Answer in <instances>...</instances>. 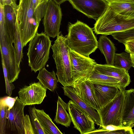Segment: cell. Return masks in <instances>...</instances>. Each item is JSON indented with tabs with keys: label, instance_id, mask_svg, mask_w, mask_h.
I'll list each match as a JSON object with an SVG mask.
<instances>
[{
	"label": "cell",
	"instance_id": "obj_1",
	"mask_svg": "<svg viewBox=\"0 0 134 134\" xmlns=\"http://www.w3.org/2000/svg\"><path fill=\"white\" fill-rule=\"evenodd\" d=\"M66 36L71 49L86 57H90L98 48V42L92 29L80 21L69 23Z\"/></svg>",
	"mask_w": 134,
	"mask_h": 134
},
{
	"label": "cell",
	"instance_id": "obj_2",
	"mask_svg": "<svg viewBox=\"0 0 134 134\" xmlns=\"http://www.w3.org/2000/svg\"><path fill=\"white\" fill-rule=\"evenodd\" d=\"M52 57L56 66L58 82L63 87L72 86L71 64L69 48L66 36L60 32L54 43L51 46Z\"/></svg>",
	"mask_w": 134,
	"mask_h": 134
},
{
	"label": "cell",
	"instance_id": "obj_3",
	"mask_svg": "<svg viewBox=\"0 0 134 134\" xmlns=\"http://www.w3.org/2000/svg\"><path fill=\"white\" fill-rule=\"evenodd\" d=\"M134 27V18H127L115 12L109 5L96 20L93 30L97 35L107 36Z\"/></svg>",
	"mask_w": 134,
	"mask_h": 134
},
{
	"label": "cell",
	"instance_id": "obj_4",
	"mask_svg": "<svg viewBox=\"0 0 134 134\" xmlns=\"http://www.w3.org/2000/svg\"><path fill=\"white\" fill-rule=\"evenodd\" d=\"M16 17L24 47L38 33L39 25L36 21L32 0L19 2Z\"/></svg>",
	"mask_w": 134,
	"mask_h": 134
},
{
	"label": "cell",
	"instance_id": "obj_5",
	"mask_svg": "<svg viewBox=\"0 0 134 134\" xmlns=\"http://www.w3.org/2000/svg\"><path fill=\"white\" fill-rule=\"evenodd\" d=\"M51 42L44 32L37 33L29 42L28 52L29 65L36 72L45 67L49 59Z\"/></svg>",
	"mask_w": 134,
	"mask_h": 134
},
{
	"label": "cell",
	"instance_id": "obj_6",
	"mask_svg": "<svg viewBox=\"0 0 134 134\" xmlns=\"http://www.w3.org/2000/svg\"><path fill=\"white\" fill-rule=\"evenodd\" d=\"M10 36L7 32L0 33V48L7 70L10 83L17 79L20 71L16 61L15 52Z\"/></svg>",
	"mask_w": 134,
	"mask_h": 134
},
{
	"label": "cell",
	"instance_id": "obj_7",
	"mask_svg": "<svg viewBox=\"0 0 134 134\" xmlns=\"http://www.w3.org/2000/svg\"><path fill=\"white\" fill-rule=\"evenodd\" d=\"M124 90H121L113 99L97 111L100 116L103 127L109 125L121 127Z\"/></svg>",
	"mask_w": 134,
	"mask_h": 134
},
{
	"label": "cell",
	"instance_id": "obj_8",
	"mask_svg": "<svg viewBox=\"0 0 134 134\" xmlns=\"http://www.w3.org/2000/svg\"><path fill=\"white\" fill-rule=\"evenodd\" d=\"M70 56L73 84L80 81L86 80L94 69L96 62L94 60L71 49Z\"/></svg>",
	"mask_w": 134,
	"mask_h": 134
},
{
	"label": "cell",
	"instance_id": "obj_9",
	"mask_svg": "<svg viewBox=\"0 0 134 134\" xmlns=\"http://www.w3.org/2000/svg\"><path fill=\"white\" fill-rule=\"evenodd\" d=\"M62 18L60 5L53 0H49L43 16V24L44 32L49 37L54 38L60 33Z\"/></svg>",
	"mask_w": 134,
	"mask_h": 134
},
{
	"label": "cell",
	"instance_id": "obj_10",
	"mask_svg": "<svg viewBox=\"0 0 134 134\" xmlns=\"http://www.w3.org/2000/svg\"><path fill=\"white\" fill-rule=\"evenodd\" d=\"M68 104V111L74 127L81 134H88L95 130L94 122L85 111L72 100Z\"/></svg>",
	"mask_w": 134,
	"mask_h": 134
},
{
	"label": "cell",
	"instance_id": "obj_11",
	"mask_svg": "<svg viewBox=\"0 0 134 134\" xmlns=\"http://www.w3.org/2000/svg\"><path fill=\"white\" fill-rule=\"evenodd\" d=\"M73 7L88 17L96 20L105 13L109 6L104 0H67Z\"/></svg>",
	"mask_w": 134,
	"mask_h": 134
},
{
	"label": "cell",
	"instance_id": "obj_12",
	"mask_svg": "<svg viewBox=\"0 0 134 134\" xmlns=\"http://www.w3.org/2000/svg\"><path fill=\"white\" fill-rule=\"evenodd\" d=\"M25 105L18 97L13 107L6 110V129L19 134H25V115L24 109Z\"/></svg>",
	"mask_w": 134,
	"mask_h": 134
},
{
	"label": "cell",
	"instance_id": "obj_13",
	"mask_svg": "<svg viewBox=\"0 0 134 134\" xmlns=\"http://www.w3.org/2000/svg\"><path fill=\"white\" fill-rule=\"evenodd\" d=\"M47 88L40 82H34L20 89L18 93L21 101L25 105L41 104L46 96Z\"/></svg>",
	"mask_w": 134,
	"mask_h": 134
},
{
	"label": "cell",
	"instance_id": "obj_14",
	"mask_svg": "<svg viewBox=\"0 0 134 134\" xmlns=\"http://www.w3.org/2000/svg\"><path fill=\"white\" fill-rule=\"evenodd\" d=\"M80 97L96 111L100 109L94 92V84L90 81L85 80L74 83L72 86Z\"/></svg>",
	"mask_w": 134,
	"mask_h": 134
},
{
	"label": "cell",
	"instance_id": "obj_15",
	"mask_svg": "<svg viewBox=\"0 0 134 134\" xmlns=\"http://www.w3.org/2000/svg\"><path fill=\"white\" fill-rule=\"evenodd\" d=\"M94 69L100 73L118 79L120 82L123 90H125L131 82L130 76L128 71L114 65L97 64Z\"/></svg>",
	"mask_w": 134,
	"mask_h": 134
},
{
	"label": "cell",
	"instance_id": "obj_16",
	"mask_svg": "<svg viewBox=\"0 0 134 134\" xmlns=\"http://www.w3.org/2000/svg\"><path fill=\"white\" fill-rule=\"evenodd\" d=\"M124 99L121 119V126L134 127V89L124 90Z\"/></svg>",
	"mask_w": 134,
	"mask_h": 134
},
{
	"label": "cell",
	"instance_id": "obj_17",
	"mask_svg": "<svg viewBox=\"0 0 134 134\" xmlns=\"http://www.w3.org/2000/svg\"><path fill=\"white\" fill-rule=\"evenodd\" d=\"M62 88L65 95L70 98L85 111L90 116L95 124L99 126L100 127H103L101 119L98 111L81 99L72 87H63Z\"/></svg>",
	"mask_w": 134,
	"mask_h": 134
},
{
	"label": "cell",
	"instance_id": "obj_18",
	"mask_svg": "<svg viewBox=\"0 0 134 134\" xmlns=\"http://www.w3.org/2000/svg\"><path fill=\"white\" fill-rule=\"evenodd\" d=\"M94 85L95 96L100 108L113 99L121 90L116 86L98 84Z\"/></svg>",
	"mask_w": 134,
	"mask_h": 134
},
{
	"label": "cell",
	"instance_id": "obj_19",
	"mask_svg": "<svg viewBox=\"0 0 134 134\" xmlns=\"http://www.w3.org/2000/svg\"><path fill=\"white\" fill-rule=\"evenodd\" d=\"M98 48L104 55L107 64L114 65L116 49L113 43L106 36H100L98 40Z\"/></svg>",
	"mask_w": 134,
	"mask_h": 134
},
{
	"label": "cell",
	"instance_id": "obj_20",
	"mask_svg": "<svg viewBox=\"0 0 134 134\" xmlns=\"http://www.w3.org/2000/svg\"><path fill=\"white\" fill-rule=\"evenodd\" d=\"M35 111L38 119L45 134H63L52 121L49 115L43 110L35 107Z\"/></svg>",
	"mask_w": 134,
	"mask_h": 134
},
{
	"label": "cell",
	"instance_id": "obj_21",
	"mask_svg": "<svg viewBox=\"0 0 134 134\" xmlns=\"http://www.w3.org/2000/svg\"><path fill=\"white\" fill-rule=\"evenodd\" d=\"M68 109V103H65L60 97L58 96L54 121L57 124L66 127L70 126L72 121L70 114L67 111Z\"/></svg>",
	"mask_w": 134,
	"mask_h": 134
},
{
	"label": "cell",
	"instance_id": "obj_22",
	"mask_svg": "<svg viewBox=\"0 0 134 134\" xmlns=\"http://www.w3.org/2000/svg\"><path fill=\"white\" fill-rule=\"evenodd\" d=\"M4 10L6 31L13 43L16 30V13L12 7L9 5L4 6Z\"/></svg>",
	"mask_w": 134,
	"mask_h": 134
},
{
	"label": "cell",
	"instance_id": "obj_23",
	"mask_svg": "<svg viewBox=\"0 0 134 134\" xmlns=\"http://www.w3.org/2000/svg\"><path fill=\"white\" fill-rule=\"evenodd\" d=\"M94 84L116 86L123 90L120 81L117 78L100 73L94 69L86 79Z\"/></svg>",
	"mask_w": 134,
	"mask_h": 134
},
{
	"label": "cell",
	"instance_id": "obj_24",
	"mask_svg": "<svg viewBox=\"0 0 134 134\" xmlns=\"http://www.w3.org/2000/svg\"><path fill=\"white\" fill-rule=\"evenodd\" d=\"M37 78L44 87L51 91L56 88L58 81L54 71L49 72L44 67L39 71Z\"/></svg>",
	"mask_w": 134,
	"mask_h": 134
},
{
	"label": "cell",
	"instance_id": "obj_25",
	"mask_svg": "<svg viewBox=\"0 0 134 134\" xmlns=\"http://www.w3.org/2000/svg\"><path fill=\"white\" fill-rule=\"evenodd\" d=\"M108 4L117 13L127 18H134V2H112Z\"/></svg>",
	"mask_w": 134,
	"mask_h": 134
},
{
	"label": "cell",
	"instance_id": "obj_26",
	"mask_svg": "<svg viewBox=\"0 0 134 134\" xmlns=\"http://www.w3.org/2000/svg\"><path fill=\"white\" fill-rule=\"evenodd\" d=\"M114 65L124 69L128 72L132 66L130 54L126 52L115 53Z\"/></svg>",
	"mask_w": 134,
	"mask_h": 134
},
{
	"label": "cell",
	"instance_id": "obj_27",
	"mask_svg": "<svg viewBox=\"0 0 134 134\" xmlns=\"http://www.w3.org/2000/svg\"><path fill=\"white\" fill-rule=\"evenodd\" d=\"M13 43L14 44L17 63L18 66L20 67V64L23 57V47L20 31L16 20V30Z\"/></svg>",
	"mask_w": 134,
	"mask_h": 134
},
{
	"label": "cell",
	"instance_id": "obj_28",
	"mask_svg": "<svg viewBox=\"0 0 134 134\" xmlns=\"http://www.w3.org/2000/svg\"><path fill=\"white\" fill-rule=\"evenodd\" d=\"M111 35L119 42L124 44L126 41L134 39V27L124 31L114 33Z\"/></svg>",
	"mask_w": 134,
	"mask_h": 134
},
{
	"label": "cell",
	"instance_id": "obj_29",
	"mask_svg": "<svg viewBox=\"0 0 134 134\" xmlns=\"http://www.w3.org/2000/svg\"><path fill=\"white\" fill-rule=\"evenodd\" d=\"M35 107L29 108L30 121L35 134H45L36 114Z\"/></svg>",
	"mask_w": 134,
	"mask_h": 134
},
{
	"label": "cell",
	"instance_id": "obj_30",
	"mask_svg": "<svg viewBox=\"0 0 134 134\" xmlns=\"http://www.w3.org/2000/svg\"><path fill=\"white\" fill-rule=\"evenodd\" d=\"M2 65L5 80L6 93L9 96H11L13 90L15 88L14 85L10 83L8 79L7 70L5 65L2 56L1 55Z\"/></svg>",
	"mask_w": 134,
	"mask_h": 134
},
{
	"label": "cell",
	"instance_id": "obj_31",
	"mask_svg": "<svg viewBox=\"0 0 134 134\" xmlns=\"http://www.w3.org/2000/svg\"><path fill=\"white\" fill-rule=\"evenodd\" d=\"M7 107L0 103V134H4L5 132L6 110Z\"/></svg>",
	"mask_w": 134,
	"mask_h": 134
},
{
	"label": "cell",
	"instance_id": "obj_32",
	"mask_svg": "<svg viewBox=\"0 0 134 134\" xmlns=\"http://www.w3.org/2000/svg\"><path fill=\"white\" fill-rule=\"evenodd\" d=\"M18 97H16L12 98L8 96L1 97L0 98V103L6 106L7 109L9 110L13 107Z\"/></svg>",
	"mask_w": 134,
	"mask_h": 134
},
{
	"label": "cell",
	"instance_id": "obj_33",
	"mask_svg": "<svg viewBox=\"0 0 134 134\" xmlns=\"http://www.w3.org/2000/svg\"><path fill=\"white\" fill-rule=\"evenodd\" d=\"M24 130L25 134H35L29 116L28 115H25Z\"/></svg>",
	"mask_w": 134,
	"mask_h": 134
},
{
	"label": "cell",
	"instance_id": "obj_34",
	"mask_svg": "<svg viewBox=\"0 0 134 134\" xmlns=\"http://www.w3.org/2000/svg\"><path fill=\"white\" fill-rule=\"evenodd\" d=\"M124 44L126 52L134 54V39L126 41Z\"/></svg>",
	"mask_w": 134,
	"mask_h": 134
},
{
	"label": "cell",
	"instance_id": "obj_35",
	"mask_svg": "<svg viewBox=\"0 0 134 134\" xmlns=\"http://www.w3.org/2000/svg\"><path fill=\"white\" fill-rule=\"evenodd\" d=\"M0 5L4 6L9 5L12 6L16 12L18 8V5L16 4V0H0Z\"/></svg>",
	"mask_w": 134,
	"mask_h": 134
},
{
	"label": "cell",
	"instance_id": "obj_36",
	"mask_svg": "<svg viewBox=\"0 0 134 134\" xmlns=\"http://www.w3.org/2000/svg\"><path fill=\"white\" fill-rule=\"evenodd\" d=\"M126 127L117 126L113 125H109L101 127L104 130L110 131H112L117 130L125 128Z\"/></svg>",
	"mask_w": 134,
	"mask_h": 134
},
{
	"label": "cell",
	"instance_id": "obj_37",
	"mask_svg": "<svg viewBox=\"0 0 134 134\" xmlns=\"http://www.w3.org/2000/svg\"><path fill=\"white\" fill-rule=\"evenodd\" d=\"M108 3L112 2H134V0H104Z\"/></svg>",
	"mask_w": 134,
	"mask_h": 134
},
{
	"label": "cell",
	"instance_id": "obj_38",
	"mask_svg": "<svg viewBox=\"0 0 134 134\" xmlns=\"http://www.w3.org/2000/svg\"><path fill=\"white\" fill-rule=\"evenodd\" d=\"M57 4L60 5L67 0H53Z\"/></svg>",
	"mask_w": 134,
	"mask_h": 134
},
{
	"label": "cell",
	"instance_id": "obj_39",
	"mask_svg": "<svg viewBox=\"0 0 134 134\" xmlns=\"http://www.w3.org/2000/svg\"><path fill=\"white\" fill-rule=\"evenodd\" d=\"M132 63V67L134 68V54H130Z\"/></svg>",
	"mask_w": 134,
	"mask_h": 134
},
{
	"label": "cell",
	"instance_id": "obj_40",
	"mask_svg": "<svg viewBox=\"0 0 134 134\" xmlns=\"http://www.w3.org/2000/svg\"><path fill=\"white\" fill-rule=\"evenodd\" d=\"M40 4H41L43 3L45 1L44 0H37Z\"/></svg>",
	"mask_w": 134,
	"mask_h": 134
},
{
	"label": "cell",
	"instance_id": "obj_41",
	"mask_svg": "<svg viewBox=\"0 0 134 134\" xmlns=\"http://www.w3.org/2000/svg\"><path fill=\"white\" fill-rule=\"evenodd\" d=\"M132 131L133 132V134H134V129H132Z\"/></svg>",
	"mask_w": 134,
	"mask_h": 134
},
{
	"label": "cell",
	"instance_id": "obj_42",
	"mask_svg": "<svg viewBox=\"0 0 134 134\" xmlns=\"http://www.w3.org/2000/svg\"></svg>",
	"mask_w": 134,
	"mask_h": 134
}]
</instances>
